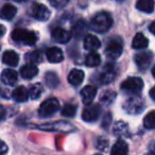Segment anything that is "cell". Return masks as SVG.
I'll return each mask as SVG.
<instances>
[{
	"instance_id": "7bdbcfd3",
	"label": "cell",
	"mask_w": 155,
	"mask_h": 155,
	"mask_svg": "<svg viewBox=\"0 0 155 155\" xmlns=\"http://www.w3.org/2000/svg\"><path fill=\"white\" fill-rule=\"evenodd\" d=\"M152 74H153V77L155 78V66L153 67V69H152Z\"/></svg>"
},
{
	"instance_id": "30bf717a",
	"label": "cell",
	"mask_w": 155,
	"mask_h": 155,
	"mask_svg": "<svg viewBox=\"0 0 155 155\" xmlns=\"http://www.w3.org/2000/svg\"><path fill=\"white\" fill-rule=\"evenodd\" d=\"M134 61L136 63V66L140 69V70L144 71L146 69H148V67L150 66V64L153 61V53L150 51H144V52H139L135 55Z\"/></svg>"
},
{
	"instance_id": "e0dca14e",
	"label": "cell",
	"mask_w": 155,
	"mask_h": 155,
	"mask_svg": "<svg viewBox=\"0 0 155 155\" xmlns=\"http://www.w3.org/2000/svg\"><path fill=\"white\" fill-rule=\"evenodd\" d=\"M84 80V72L80 69H72L68 74V82L72 86H79Z\"/></svg>"
},
{
	"instance_id": "8d00e7d4",
	"label": "cell",
	"mask_w": 155,
	"mask_h": 155,
	"mask_svg": "<svg viewBox=\"0 0 155 155\" xmlns=\"http://www.w3.org/2000/svg\"><path fill=\"white\" fill-rule=\"evenodd\" d=\"M5 117H7V110L5 106L0 105V122L5 120Z\"/></svg>"
},
{
	"instance_id": "ab89813d",
	"label": "cell",
	"mask_w": 155,
	"mask_h": 155,
	"mask_svg": "<svg viewBox=\"0 0 155 155\" xmlns=\"http://www.w3.org/2000/svg\"><path fill=\"white\" fill-rule=\"evenodd\" d=\"M149 94H150V97L155 101V86H153L152 88H151V91H150V93H149Z\"/></svg>"
},
{
	"instance_id": "603a6c76",
	"label": "cell",
	"mask_w": 155,
	"mask_h": 155,
	"mask_svg": "<svg viewBox=\"0 0 155 155\" xmlns=\"http://www.w3.org/2000/svg\"><path fill=\"white\" fill-rule=\"evenodd\" d=\"M129 153V146L124 140H118L112 148L110 155H127Z\"/></svg>"
},
{
	"instance_id": "f6af8a7d",
	"label": "cell",
	"mask_w": 155,
	"mask_h": 155,
	"mask_svg": "<svg viewBox=\"0 0 155 155\" xmlns=\"http://www.w3.org/2000/svg\"><path fill=\"white\" fill-rule=\"evenodd\" d=\"M117 1H124V0H117Z\"/></svg>"
},
{
	"instance_id": "d4e9b609",
	"label": "cell",
	"mask_w": 155,
	"mask_h": 155,
	"mask_svg": "<svg viewBox=\"0 0 155 155\" xmlns=\"http://www.w3.org/2000/svg\"><path fill=\"white\" fill-rule=\"evenodd\" d=\"M149 41L142 33H137L135 37L133 38V43H132V47L134 49H143V48L148 47Z\"/></svg>"
},
{
	"instance_id": "1f68e13d",
	"label": "cell",
	"mask_w": 155,
	"mask_h": 155,
	"mask_svg": "<svg viewBox=\"0 0 155 155\" xmlns=\"http://www.w3.org/2000/svg\"><path fill=\"white\" fill-rule=\"evenodd\" d=\"M75 113H77V106L74 104L67 103L62 110V115L65 117H74Z\"/></svg>"
},
{
	"instance_id": "f1b7e54d",
	"label": "cell",
	"mask_w": 155,
	"mask_h": 155,
	"mask_svg": "<svg viewBox=\"0 0 155 155\" xmlns=\"http://www.w3.org/2000/svg\"><path fill=\"white\" fill-rule=\"evenodd\" d=\"M28 91H29V97L33 100H36V99H38L41 96V94H43V91H44L43 85L39 84V83L33 84V85H31L30 89H29Z\"/></svg>"
},
{
	"instance_id": "9c48e42d",
	"label": "cell",
	"mask_w": 155,
	"mask_h": 155,
	"mask_svg": "<svg viewBox=\"0 0 155 155\" xmlns=\"http://www.w3.org/2000/svg\"><path fill=\"white\" fill-rule=\"evenodd\" d=\"M31 14L35 19L39 20V21H46L50 18L51 12L46 5H41V3H34L31 9Z\"/></svg>"
},
{
	"instance_id": "8fae6325",
	"label": "cell",
	"mask_w": 155,
	"mask_h": 155,
	"mask_svg": "<svg viewBox=\"0 0 155 155\" xmlns=\"http://www.w3.org/2000/svg\"><path fill=\"white\" fill-rule=\"evenodd\" d=\"M116 77V69L113 64H107L103 67L99 74V81L101 84H108Z\"/></svg>"
},
{
	"instance_id": "e575fe53",
	"label": "cell",
	"mask_w": 155,
	"mask_h": 155,
	"mask_svg": "<svg viewBox=\"0 0 155 155\" xmlns=\"http://www.w3.org/2000/svg\"><path fill=\"white\" fill-rule=\"evenodd\" d=\"M84 31H85V24H84V21L80 20V21L74 26V32L77 33V35H81Z\"/></svg>"
},
{
	"instance_id": "52a82bcc",
	"label": "cell",
	"mask_w": 155,
	"mask_h": 155,
	"mask_svg": "<svg viewBox=\"0 0 155 155\" xmlns=\"http://www.w3.org/2000/svg\"><path fill=\"white\" fill-rule=\"evenodd\" d=\"M144 108V103L143 100L140 97H130L129 99L125 100V102L123 103V110L131 115H136L139 114L143 110Z\"/></svg>"
},
{
	"instance_id": "ba28073f",
	"label": "cell",
	"mask_w": 155,
	"mask_h": 155,
	"mask_svg": "<svg viewBox=\"0 0 155 155\" xmlns=\"http://www.w3.org/2000/svg\"><path fill=\"white\" fill-rule=\"evenodd\" d=\"M101 114V106L98 104H88L82 113V119L86 122H94Z\"/></svg>"
},
{
	"instance_id": "5bb4252c",
	"label": "cell",
	"mask_w": 155,
	"mask_h": 155,
	"mask_svg": "<svg viewBox=\"0 0 155 155\" xmlns=\"http://www.w3.org/2000/svg\"><path fill=\"white\" fill-rule=\"evenodd\" d=\"M96 95H97V87L91 86H85L84 88L81 91V97H82V101L84 104L88 105L93 102V100L95 99Z\"/></svg>"
},
{
	"instance_id": "bcb514c9",
	"label": "cell",
	"mask_w": 155,
	"mask_h": 155,
	"mask_svg": "<svg viewBox=\"0 0 155 155\" xmlns=\"http://www.w3.org/2000/svg\"><path fill=\"white\" fill-rule=\"evenodd\" d=\"M96 155H100V154H96Z\"/></svg>"
},
{
	"instance_id": "3957f363",
	"label": "cell",
	"mask_w": 155,
	"mask_h": 155,
	"mask_svg": "<svg viewBox=\"0 0 155 155\" xmlns=\"http://www.w3.org/2000/svg\"><path fill=\"white\" fill-rule=\"evenodd\" d=\"M142 88H143V82L140 78L137 77L127 78L121 84V91L130 95H138L139 93H141Z\"/></svg>"
},
{
	"instance_id": "ee69618b",
	"label": "cell",
	"mask_w": 155,
	"mask_h": 155,
	"mask_svg": "<svg viewBox=\"0 0 155 155\" xmlns=\"http://www.w3.org/2000/svg\"><path fill=\"white\" fill-rule=\"evenodd\" d=\"M17 2H24V1H27V0H15Z\"/></svg>"
},
{
	"instance_id": "5b68a950",
	"label": "cell",
	"mask_w": 155,
	"mask_h": 155,
	"mask_svg": "<svg viewBox=\"0 0 155 155\" xmlns=\"http://www.w3.org/2000/svg\"><path fill=\"white\" fill-rule=\"evenodd\" d=\"M123 44L119 37H113L107 41L105 47V54L110 60H116L122 54Z\"/></svg>"
},
{
	"instance_id": "74e56055",
	"label": "cell",
	"mask_w": 155,
	"mask_h": 155,
	"mask_svg": "<svg viewBox=\"0 0 155 155\" xmlns=\"http://www.w3.org/2000/svg\"><path fill=\"white\" fill-rule=\"evenodd\" d=\"M110 120H112V118H110V114H107V115H105V117L103 118V123H102V127H108V124L110 123Z\"/></svg>"
},
{
	"instance_id": "7c38bea8",
	"label": "cell",
	"mask_w": 155,
	"mask_h": 155,
	"mask_svg": "<svg viewBox=\"0 0 155 155\" xmlns=\"http://www.w3.org/2000/svg\"><path fill=\"white\" fill-rule=\"evenodd\" d=\"M51 37H52V39H53L54 41H56V43L66 44V43H68V41H70L71 33L69 32V31L65 30V29L58 27V28H55V29H53V30H52Z\"/></svg>"
},
{
	"instance_id": "cb8c5ba5",
	"label": "cell",
	"mask_w": 155,
	"mask_h": 155,
	"mask_svg": "<svg viewBox=\"0 0 155 155\" xmlns=\"http://www.w3.org/2000/svg\"><path fill=\"white\" fill-rule=\"evenodd\" d=\"M136 8L143 13H152L154 11L155 2L154 0H137Z\"/></svg>"
},
{
	"instance_id": "44dd1931",
	"label": "cell",
	"mask_w": 155,
	"mask_h": 155,
	"mask_svg": "<svg viewBox=\"0 0 155 155\" xmlns=\"http://www.w3.org/2000/svg\"><path fill=\"white\" fill-rule=\"evenodd\" d=\"M2 62L5 63V65L15 67V66H17L18 62H19V56H18V54L16 53L15 51L9 50V51H5V53H3Z\"/></svg>"
},
{
	"instance_id": "d6986e66",
	"label": "cell",
	"mask_w": 155,
	"mask_h": 155,
	"mask_svg": "<svg viewBox=\"0 0 155 155\" xmlns=\"http://www.w3.org/2000/svg\"><path fill=\"white\" fill-rule=\"evenodd\" d=\"M114 134L117 137L124 138L130 136V129L129 125L124 121H118L114 124Z\"/></svg>"
},
{
	"instance_id": "277c9868",
	"label": "cell",
	"mask_w": 155,
	"mask_h": 155,
	"mask_svg": "<svg viewBox=\"0 0 155 155\" xmlns=\"http://www.w3.org/2000/svg\"><path fill=\"white\" fill-rule=\"evenodd\" d=\"M60 108V102L55 98H50L44 101L38 108V116L41 118H48L55 114Z\"/></svg>"
},
{
	"instance_id": "9a60e30c",
	"label": "cell",
	"mask_w": 155,
	"mask_h": 155,
	"mask_svg": "<svg viewBox=\"0 0 155 155\" xmlns=\"http://www.w3.org/2000/svg\"><path fill=\"white\" fill-rule=\"evenodd\" d=\"M47 60L50 63H61L64 60V54L63 51L58 47H51L46 51Z\"/></svg>"
},
{
	"instance_id": "b9f144b4",
	"label": "cell",
	"mask_w": 155,
	"mask_h": 155,
	"mask_svg": "<svg viewBox=\"0 0 155 155\" xmlns=\"http://www.w3.org/2000/svg\"><path fill=\"white\" fill-rule=\"evenodd\" d=\"M150 152H151V154H152V155H155V141L151 143V146H150Z\"/></svg>"
},
{
	"instance_id": "60d3db41",
	"label": "cell",
	"mask_w": 155,
	"mask_h": 155,
	"mask_svg": "<svg viewBox=\"0 0 155 155\" xmlns=\"http://www.w3.org/2000/svg\"><path fill=\"white\" fill-rule=\"evenodd\" d=\"M5 34V27L0 25V37H2Z\"/></svg>"
},
{
	"instance_id": "7402d4cb",
	"label": "cell",
	"mask_w": 155,
	"mask_h": 155,
	"mask_svg": "<svg viewBox=\"0 0 155 155\" xmlns=\"http://www.w3.org/2000/svg\"><path fill=\"white\" fill-rule=\"evenodd\" d=\"M12 97L16 102H26L29 99V91L25 86H18L13 91Z\"/></svg>"
},
{
	"instance_id": "4fadbf2b",
	"label": "cell",
	"mask_w": 155,
	"mask_h": 155,
	"mask_svg": "<svg viewBox=\"0 0 155 155\" xmlns=\"http://www.w3.org/2000/svg\"><path fill=\"white\" fill-rule=\"evenodd\" d=\"M18 75L17 72L13 69H5L1 72V81L3 84L9 85V86H13L17 83Z\"/></svg>"
},
{
	"instance_id": "ac0fdd59",
	"label": "cell",
	"mask_w": 155,
	"mask_h": 155,
	"mask_svg": "<svg viewBox=\"0 0 155 155\" xmlns=\"http://www.w3.org/2000/svg\"><path fill=\"white\" fill-rule=\"evenodd\" d=\"M83 45H84V48L86 50H89V51H95V50L99 49L100 46H101V43H100V41L98 39L97 36L88 34V35L85 36Z\"/></svg>"
},
{
	"instance_id": "f546056e",
	"label": "cell",
	"mask_w": 155,
	"mask_h": 155,
	"mask_svg": "<svg viewBox=\"0 0 155 155\" xmlns=\"http://www.w3.org/2000/svg\"><path fill=\"white\" fill-rule=\"evenodd\" d=\"M45 81H46V85H47L48 87H50V88H55V87L58 85V75H56L54 72H51V71L46 73Z\"/></svg>"
},
{
	"instance_id": "83f0119b",
	"label": "cell",
	"mask_w": 155,
	"mask_h": 155,
	"mask_svg": "<svg viewBox=\"0 0 155 155\" xmlns=\"http://www.w3.org/2000/svg\"><path fill=\"white\" fill-rule=\"evenodd\" d=\"M116 93L113 91H105L102 93L101 97H100V102L103 105H110L114 102V100L116 99Z\"/></svg>"
},
{
	"instance_id": "4316f807",
	"label": "cell",
	"mask_w": 155,
	"mask_h": 155,
	"mask_svg": "<svg viewBox=\"0 0 155 155\" xmlns=\"http://www.w3.org/2000/svg\"><path fill=\"white\" fill-rule=\"evenodd\" d=\"M100 63H101V58H100V54H98L97 52L91 51L85 58V64L87 67H96Z\"/></svg>"
},
{
	"instance_id": "8992f818",
	"label": "cell",
	"mask_w": 155,
	"mask_h": 155,
	"mask_svg": "<svg viewBox=\"0 0 155 155\" xmlns=\"http://www.w3.org/2000/svg\"><path fill=\"white\" fill-rule=\"evenodd\" d=\"M37 129L47 132H64V133L75 131V127L70 123L66 122V121H56V122L52 123H46V124L38 125Z\"/></svg>"
},
{
	"instance_id": "2e32d148",
	"label": "cell",
	"mask_w": 155,
	"mask_h": 155,
	"mask_svg": "<svg viewBox=\"0 0 155 155\" xmlns=\"http://www.w3.org/2000/svg\"><path fill=\"white\" fill-rule=\"evenodd\" d=\"M16 13H17V9L13 5L7 3L0 9V18L3 20H12L15 17Z\"/></svg>"
},
{
	"instance_id": "836d02e7",
	"label": "cell",
	"mask_w": 155,
	"mask_h": 155,
	"mask_svg": "<svg viewBox=\"0 0 155 155\" xmlns=\"http://www.w3.org/2000/svg\"><path fill=\"white\" fill-rule=\"evenodd\" d=\"M49 2L55 9H62L69 2V0H49Z\"/></svg>"
},
{
	"instance_id": "7a4b0ae2",
	"label": "cell",
	"mask_w": 155,
	"mask_h": 155,
	"mask_svg": "<svg viewBox=\"0 0 155 155\" xmlns=\"http://www.w3.org/2000/svg\"><path fill=\"white\" fill-rule=\"evenodd\" d=\"M12 39L16 43L22 44V45L32 46L36 43L37 36L33 31H29L27 29H15L12 32Z\"/></svg>"
},
{
	"instance_id": "f35d334b",
	"label": "cell",
	"mask_w": 155,
	"mask_h": 155,
	"mask_svg": "<svg viewBox=\"0 0 155 155\" xmlns=\"http://www.w3.org/2000/svg\"><path fill=\"white\" fill-rule=\"evenodd\" d=\"M149 30H150V32L152 33L153 35H155V20L149 26Z\"/></svg>"
},
{
	"instance_id": "484cf974",
	"label": "cell",
	"mask_w": 155,
	"mask_h": 155,
	"mask_svg": "<svg viewBox=\"0 0 155 155\" xmlns=\"http://www.w3.org/2000/svg\"><path fill=\"white\" fill-rule=\"evenodd\" d=\"M25 60L29 64H38L43 61V55H41V52L38 50H35V51H31L25 55Z\"/></svg>"
},
{
	"instance_id": "ffe728a7",
	"label": "cell",
	"mask_w": 155,
	"mask_h": 155,
	"mask_svg": "<svg viewBox=\"0 0 155 155\" xmlns=\"http://www.w3.org/2000/svg\"><path fill=\"white\" fill-rule=\"evenodd\" d=\"M37 73H38V68L33 64H27L20 69V75L24 79H28V80L36 77Z\"/></svg>"
},
{
	"instance_id": "6da1fadb",
	"label": "cell",
	"mask_w": 155,
	"mask_h": 155,
	"mask_svg": "<svg viewBox=\"0 0 155 155\" xmlns=\"http://www.w3.org/2000/svg\"><path fill=\"white\" fill-rule=\"evenodd\" d=\"M113 26V18L107 12H100L96 14L91 20V30L96 31L98 33H104L110 29Z\"/></svg>"
},
{
	"instance_id": "d6a6232c",
	"label": "cell",
	"mask_w": 155,
	"mask_h": 155,
	"mask_svg": "<svg viewBox=\"0 0 155 155\" xmlns=\"http://www.w3.org/2000/svg\"><path fill=\"white\" fill-rule=\"evenodd\" d=\"M96 148L100 151H106V149L108 148V140L104 137H98L96 139Z\"/></svg>"
},
{
	"instance_id": "d590c367",
	"label": "cell",
	"mask_w": 155,
	"mask_h": 155,
	"mask_svg": "<svg viewBox=\"0 0 155 155\" xmlns=\"http://www.w3.org/2000/svg\"><path fill=\"white\" fill-rule=\"evenodd\" d=\"M8 150H9V149H8L7 143L0 139V155H5V153L8 152Z\"/></svg>"
},
{
	"instance_id": "4dcf8cb0",
	"label": "cell",
	"mask_w": 155,
	"mask_h": 155,
	"mask_svg": "<svg viewBox=\"0 0 155 155\" xmlns=\"http://www.w3.org/2000/svg\"><path fill=\"white\" fill-rule=\"evenodd\" d=\"M143 127L148 130L155 129V110H151L143 118Z\"/></svg>"
}]
</instances>
